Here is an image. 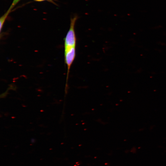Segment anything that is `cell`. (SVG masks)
<instances>
[{"mask_svg":"<svg viewBox=\"0 0 166 166\" xmlns=\"http://www.w3.org/2000/svg\"><path fill=\"white\" fill-rule=\"evenodd\" d=\"M20 0H14L12 4L8 10L10 11L11 10L13 7Z\"/></svg>","mask_w":166,"mask_h":166,"instance_id":"obj_3","label":"cell"},{"mask_svg":"<svg viewBox=\"0 0 166 166\" xmlns=\"http://www.w3.org/2000/svg\"><path fill=\"white\" fill-rule=\"evenodd\" d=\"M78 18V17L77 15L71 18L70 27L64 39V52L72 49H76L77 38L74 26L76 21Z\"/></svg>","mask_w":166,"mask_h":166,"instance_id":"obj_1","label":"cell"},{"mask_svg":"<svg viewBox=\"0 0 166 166\" xmlns=\"http://www.w3.org/2000/svg\"><path fill=\"white\" fill-rule=\"evenodd\" d=\"M10 12V11L8 10L7 11L4 15H3L0 18V32L1 31L5 21Z\"/></svg>","mask_w":166,"mask_h":166,"instance_id":"obj_2","label":"cell"},{"mask_svg":"<svg viewBox=\"0 0 166 166\" xmlns=\"http://www.w3.org/2000/svg\"><path fill=\"white\" fill-rule=\"evenodd\" d=\"M35 0L38 1H43L44 0Z\"/></svg>","mask_w":166,"mask_h":166,"instance_id":"obj_4","label":"cell"}]
</instances>
